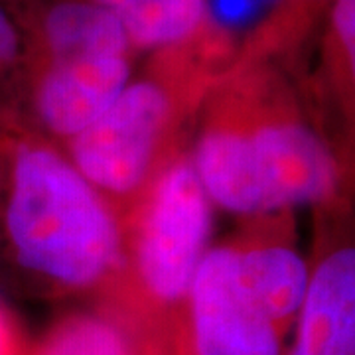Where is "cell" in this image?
<instances>
[{"mask_svg": "<svg viewBox=\"0 0 355 355\" xmlns=\"http://www.w3.org/2000/svg\"><path fill=\"white\" fill-rule=\"evenodd\" d=\"M6 231L26 268L69 286L95 284L121 257L107 203L76 166L44 146L14 154Z\"/></svg>", "mask_w": 355, "mask_h": 355, "instance_id": "6da1fadb", "label": "cell"}, {"mask_svg": "<svg viewBox=\"0 0 355 355\" xmlns=\"http://www.w3.org/2000/svg\"><path fill=\"white\" fill-rule=\"evenodd\" d=\"M209 202L235 214H263L328 198L338 168L328 146L298 121L253 130H205L193 158Z\"/></svg>", "mask_w": 355, "mask_h": 355, "instance_id": "7a4b0ae2", "label": "cell"}, {"mask_svg": "<svg viewBox=\"0 0 355 355\" xmlns=\"http://www.w3.org/2000/svg\"><path fill=\"white\" fill-rule=\"evenodd\" d=\"M193 162L180 158L156 178L137 231V268L156 300L174 304L188 296L207 253L211 205Z\"/></svg>", "mask_w": 355, "mask_h": 355, "instance_id": "3957f363", "label": "cell"}, {"mask_svg": "<svg viewBox=\"0 0 355 355\" xmlns=\"http://www.w3.org/2000/svg\"><path fill=\"white\" fill-rule=\"evenodd\" d=\"M170 114L172 99L162 85L128 83L105 113L73 137L76 168L101 190L135 191L153 168Z\"/></svg>", "mask_w": 355, "mask_h": 355, "instance_id": "277c9868", "label": "cell"}, {"mask_svg": "<svg viewBox=\"0 0 355 355\" xmlns=\"http://www.w3.org/2000/svg\"><path fill=\"white\" fill-rule=\"evenodd\" d=\"M188 296L198 355H280V328L241 284L237 249L207 251Z\"/></svg>", "mask_w": 355, "mask_h": 355, "instance_id": "5b68a950", "label": "cell"}, {"mask_svg": "<svg viewBox=\"0 0 355 355\" xmlns=\"http://www.w3.org/2000/svg\"><path fill=\"white\" fill-rule=\"evenodd\" d=\"M128 77V55L46 60L36 91L40 119L55 135L76 137L113 105Z\"/></svg>", "mask_w": 355, "mask_h": 355, "instance_id": "8992f818", "label": "cell"}, {"mask_svg": "<svg viewBox=\"0 0 355 355\" xmlns=\"http://www.w3.org/2000/svg\"><path fill=\"white\" fill-rule=\"evenodd\" d=\"M291 355H355V253L326 257L306 288Z\"/></svg>", "mask_w": 355, "mask_h": 355, "instance_id": "52a82bcc", "label": "cell"}, {"mask_svg": "<svg viewBox=\"0 0 355 355\" xmlns=\"http://www.w3.org/2000/svg\"><path fill=\"white\" fill-rule=\"evenodd\" d=\"M46 60L77 55H128L130 42L121 20L93 0H60L40 18Z\"/></svg>", "mask_w": 355, "mask_h": 355, "instance_id": "ba28073f", "label": "cell"}, {"mask_svg": "<svg viewBox=\"0 0 355 355\" xmlns=\"http://www.w3.org/2000/svg\"><path fill=\"white\" fill-rule=\"evenodd\" d=\"M237 272L245 291L279 328L300 310L310 282L302 257L280 245L237 251Z\"/></svg>", "mask_w": 355, "mask_h": 355, "instance_id": "9c48e42d", "label": "cell"}, {"mask_svg": "<svg viewBox=\"0 0 355 355\" xmlns=\"http://www.w3.org/2000/svg\"><path fill=\"white\" fill-rule=\"evenodd\" d=\"M121 20L130 48L166 50L193 38L205 24L209 0H93Z\"/></svg>", "mask_w": 355, "mask_h": 355, "instance_id": "30bf717a", "label": "cell"}, {"mask_svg": "<svg viewBox=\"0 0 355 355\" xmlns=\"http://www.w3.org/2000/svg\"><path fill=\"white\" fill-rule=\"evenodd\" d=\"M36 355H132L127 340L111 322L95 316L64 320L48 334Z\"/></svg>", "mask_w": 355, "mask_h": 355, "instance_id": "8fae6325", "label": "cell"}, {"mask_svg": "<svg viewBox=\"0 0 355 355\" xmlns=\"http://www.w3.org/2000/svg\"><path fill=\"white\" fill-rule=\"evenodd\" d=\"M20 32L12 16L0 6V73H4L18 60Z\"/></svg>", "mask_w": 355, "mask_h": 355, "instance_id": "7c38bea8", "label": "cell"}, {"mask_svg": "<svg viewBox=\"0 0 355 355\" xmlns=\"http://www.w3.org/2000/svg\"><path fill=\"white\" fill-rule=\"evenodd\" d=\"M18 343H16V331L12 322L4 308L0 306V355H16Z\"/></svg>", "mask_w": 355, "mask_h": 355, "instance_id": "4fadbf2b", "label": "cell"}]
</instances>
